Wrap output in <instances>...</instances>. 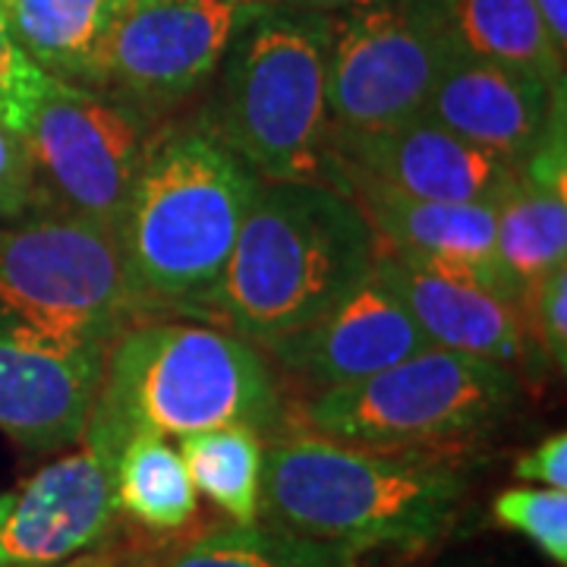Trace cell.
Instances as JSON below:
<instances>
[{
	"label": "cell",
	"mask_w": 567,
	"mask_h": 567,
	"mask_svg": "<svg viewBox=\"0 0 567 567\" xmlns=\"http://www.w3.org/2000/svg\"><path fill=\"white\" fill-rule=\"evenodd\" d=\"M464 492L466 473L451 451L353 445L303 425L265 445V517L350 555L432 546Z\"/></svg>",
	"instance_id": "obj_1"
},
{
	"label": "cell",
	"mask_w": 567,
	"mask_h": 567,
	"mask_svg": "<svg viewBox=\"0 0 567 567\" xmlns=\"http://www.w3.org/2000/svg\"><path fill=\"white\" fill-rule=\"evenodd\" d=\"M259 183L203 117L158 126L117 224L123 262L155 319L215 324L224 271Z\"/></svg>",
	"instance_id": "obj_2"
},
{
	"label": "cell",
	"mask_w": 567,
	"mask_h": 567,
	"mask_svg": "<svg viewBox=\"0 0 567 567\" xmlns=\"http://www.w3.org/2000/svg\"><path fill=\"white\" fill-rule=\"evenodd\" d=\"M284 413V382L262 347L221 324L145 319L107 347L82 442L121 457L140 432L183 439L249 425L275 435Z\"/></svg>",
	"instance_id": "obj_3"
},
{
	"label": "cell",
	"mask_w": 567,
	"mask_h": 567,
	"mask_svg": "<svg viewBox=\"0 0 567 567\" xmlns=\"http://www.w3.org/2000/svg\"><path fill=\"white\" fill-rule=\"evenodd\" d=\"M375 252V230L334 183L262 181L224 271L215 324L265 347L341 303L372 275Z\"/></svg>",
	"instance_id": "obj_4"
},
{
	"label": "cell",
	"mask_w": 567,
	"mask_h": 567,
	"mask_svg": "<svg viewBox=\"0 0 567 567\" xmlns=\"http://www.w3.org/2000/svg\"><path fill=\"white\" fill-rule=\"evenodd\" d=\"M331 10L256 3L203 107L212 133L265 183L328 174Z\"/></svg>",
	"instance_id": "obj_5"
},
{
	"label": "cell",
	"mask_w": 567,
	"mask_h": 567,
	"mask_svg": "<svg viewBox=\"0 0 567 567\" xmlns=\"http://www.w3.org/2000/svg\"><path fill=\"white\" fill-rule=\"evenodd\" d=\"M520 398V372L425 347L363 382L309 394L300 404V425L353 445L445 451L507 423Z\"/></svg>",
	"instance_id": "obj_6"
},
{
	"label": "cell",
	"mask_w": 567,
	"mask_h": 567,
	"mask_svg": "<svg viewBox=\"0 0 567 567\" xmlns=\"http://www.w3.org/2000/svg\"><path fill=\"white\" fill-rule=\"evenodd\" d=\"M0 306L73 344L111 347L130 324L155 319L117 234L58 212L0 221Z\"/></svg>",
	"instance_id": "obj_7"
},
{
	"label": "cell",
	"mask_w": 567,
	"mask_h": 567,
	"mask_svg": "<svg viewBox=\"0 0 567 567\" xmlns=\"http://www.w3.org/2000/svg\"><path fill=\"white\" fill-rule=\"evenodd\" d=\"M158 126L104 92L51 80L22 136L39 212L85 218L117 234Z\"/></svg>",
	"instance_id": "obj_8"
},
{
	"label": "cell",
	"mask_w": 567,
	"mask_h": 567,
	"mask_svg": "<svg viewBox=\"0 0 567 567\" xmlns=\"http://www.w3.org/2000/svg\"><path fill=\"white\" fill-rule=\"evenodd\" d=\"M451 48L435 0H353L331 10V126L369 130L420 117Z\"/></svg>",
	"instance_id": "obj_9"
},
{
	"label": "cell",
	"mask_w": 567,
	"mask_h": 567,
	"mask_svg": "<svg viewBox=\"0 0 567 567\" xmlns=\"http://www.w3.org/2000/svg\"><path fill=\"white\" fill-rule=\"evenodd\" d=\"M256 0H136L104 44L99 92L152 123L215 80Z\"/></svg>",
	"instance_id": "obj_10"
},
{
	"label": "cell",
	"mask_w": 567,
	"mask_h": 567,
	"mask_svg": "<svg viewBox=\"0 0 567 567\" xmlns=\"http://www.w3.org/2000/svg\"><path fill=\"white\" fill-rule=\"evenodd\" d=\"M331 174L363 177L416 199L498 205L517 177V164L420 114L369 130L331 126L324 181Z\"/></svg>",
	"instance_id": "obj_11"
},
{
	"label": "cell",
	"mask_w": 567,
	"mask_h": 567,
	"mask_svg": "<svg viewBox=\"0 0 567 567\" xmlns=\"http://www.w3.org/2000/svg\"><path fill=\"white\" fill-rule=\"evenodd\" d=\"M104 357L0 306V432L35 454L82 442Z\"/></svg>",
	"instance_id": "obj_12"
},
{
	"label": "cell",
	"mask_w": 567,
	"mask_h": 567,
	"mask_svg": "<svg viewBox=\"0 0 567 567\" xmlns=\"http://www.w3.org/2000/svg\"><path fill=\"white\" fill-rule=\"evenodd\" d=\"M117 454L82 442L20 488L0 517V567H48L107 546L117 527Z\"/></svg>",
	"instance_id": "obj_13"
},
{
	"label": "cell",
	"mask_w": 567,
	"mask_h": 567,
	"mask_svg": "<svg viewBox=\"0 0 567 567\" xmlns=\"http://www.w3.org/2000/svg\"><path fill=\"white\" fill-rule=\"evenodd\" d=\"M429 341L404 303L375 275L357 284L319 319L262 347L281 382L309 394L363 382L388 365L425 350Z\"/></svg>",
	"instance_id": "obj_14"
},
{
	"label": "cell",
	"mask_w": 567,
	"mask_h": 567,
	"mask_svg": "<svg viewBox=\"0 0 567 567\" xmlns=\"http://www.w3.org/2000/svg\"><path fill=\"white\" fill-rule=\"evenodd\" d=\"M375 275L404 303L429 347L483 357L514 372L527 369L529 341L520 306L388 244H379Z\"/></svg>",
	"instance_id": "obj_15"
},
{
	"label": "cell",
	"mask_w": 567,
	"mask_h": 567,
	"mask_svg": "<svg viewBox=\"0 0 567 567\" xmlns=\"http://www.w3.org/2000/svg\"><path fill=\"white\" fill-rule=\"evenodd\" d=\"M561 107L565 89H551L533 73L451 48L423 117L486 152L520 164L546 136Z\"/></svg>",
	"instance_id": "obj_16"
},
{
	"label": "cell",
	"mask_w": 567,
	"mask_h": 567,
	"mask_svg": "<svg viewBox=\"0 0 567 567\" xmlns=\"http://www.w3.org/2000/svg\"><path fill=\"white\" fill-rule=\"evenodd\" d=\"M324 183H334L357 203L379 244L464 275L524 309L520 290L495 252V205L416 199L350 174H331Z\"/></svg>",
	"instance_id": "obj_17"
},
{
	"label": "cell",
	"mask_w": 567,
	"mask_h": 567,
	"mask_svg": "<svg viewBox=\"0 0 567 567\" xmlns=\"http://www.w3.org/2000/svg\"><path fill=\"white\" fill-rule=\"evenodd\" d=\"M565 152V117H555L495 205V252L520 297L567 265Z\"/></svg>",
	"instance_id": "obj_18"
},
{
	"label": "cell",
	"mask_w": 567,
	"mask_h": 567,
	"mask_svg": "<svg viewBox=\"0 0 567 567\" xmlns=\"http://www.w3.org/2000/svg\"><path fill=\"white\" fill-rule=\"evenodd\" d=\"M130 7L133 0H17L3 20L41 73L99 92L104 44Z\"/></svg>",
	"instance_id": "obj_19"
},
{
	"label": "cell",
	"mask_w": 567,
	"mask_h": 567,
	"mask_svg": "<svg viewBox=\"0 0 567 567\" xmlns=\"http://www.w3.org/2000/svg\"><path fill=\"white\" fill-rule=\"evenodd\" d=\"M447 39L464 54L533 73L565 89V54L555 51L533 0H435Z\"/></svg>",
	"instance_id": "obj_20"
},
{
	"label": "cell",
	"mask_w": 567,
	"mask_h": 567,
	"mask_svg": "<svg viewBox=\"0 0 567 567\" xmlns=\"http://www.w3.org/2000/svg\"><path fill=\"white\" fill-rule=\"evenodd\" d=\"M181 457L196 492L234 517L256 524L262 514L265 435L249 425H218L181 439Z\"/></svg>",
	"instance_id": "obj_21"
},
{
	"label": "cell",
	"mask_w": 567,
	"mask_h": 567,
	"mask_svg": "<svg viewBox=\"0 0 567 567\" xmlns=\"http://www.w3.org/2000/svg\"><path fill=\"white\" fill-rule=\"evenodd\" d=\"M196 486L177 447L164 435L140 432L117 457V507L152 533H174L196 514Z\"/></svg>",
	"instance_id": "obj_22"
},
{
	"label": "cell",
	"mask_w": 567,
	"mask_h": 567,
	"mask_svg": "<svg viewBox=\"0 0 567 567\" xmlns=\"http://www.w3.org/2000/svg\"><path fill=\"white\" fill-rule=\"evenodd\" d=\"M162 567H357V555L275 524H234L193 539Z\"/></svg>",
	"instance_id": "obj_23"
},
{
	"label": "cell",
	"mask_w": 567,
	"mask_h": 567,
	"mask_svg": "<svg viewBox=\"0 0 567 567\" xmlns=\"http://www.w3.org/2000/svg\"><path fill=\"white\" fill-rule=\"evenodd\" d=\"M492 520L514 529L546 555L551 565L567 567V492L546 486L505 488L492 502Z\"/></svg>",
	"instance_id": "obj_24"
},
{
	"label": "cell",
	"mask_w": 567,
	"mask_h": 567,
	"mask_svg": "<svg viewBox=\"0 0 567 567\" xmlns=\"http://www.w3.org/2000/svg\"><path fill=\"white\" fill-rule=\"evenodd\" d=\"M48 89L51 76L25 58L0 13V123L22 140Z\"/></svg>",
	"instance_id": "obj_25"
},
{
	"label": "cell",
	"mask_w": 567,
	"mask_h": 567,
	"mask_svg": "<svg viewBox=\"0 0 567 567\" xmlns=\"http://www.w3.org/2000/svg\"><path fill=\"white\" fill-rule=\"evenodd\" d=\"M524 316L536 338V350L558 372L567 365V265L548 271L524 297Z\"/></svg>",
	"instance_id": "obj_26"
},
{
	"label": "cell",
	"mask_w": 567,
	"mask_h": 567,
	"mask_svg": "<svg viewBox=\"0 0 567 567\" xmlns=\"http://www.w3.org/2000/svg\"><path fill=\"white\" fill-rule=\"evenodd\" d=\"M32 212H39V199L25 148L20 136H13L0 123V221L22 218Z\"/></svg>",
	"instance_id": "obj_27"
},
{
	"label": "cell",
	"mask_w": 567,
	"mask_h": 567,
	"mask_svg": "<svg viewBox=\"0 0 567 567\" xmlns=\"http://www.w3.org/2000/svg\"><path fill=\"white\" fill-rule=\"evenodd\" d=\"M514 476L529 486L567 488V435L555 432L543 439L539 445L520 454L514 464Z\"/></svg>",
	"instance_id": "obj_28"
},
{
	"label": "cell",
	"mask_w": 567,
	"mask_h": 567,
	"mask_svg": "<svg viewBox=\"0 0 567 567\" xmlns=\"http://www.w3.org/2000/svg\"><path fill=\"white\" fill-rule=\"evenodd\" d=\"M539 22L558 54H567V0H533Z\"/></svg>",
	"instance_id": "obj_29"
},
{
	"label": "cell",
	"mask_w": 567,
	"mask_h": 567,
	"mask_svg": "<svg viewBox=\"0 0 567 567\" xmlns=\"http://www.w3.org/2000/svg\"><path fill=\"white\" fill-rule=\"evenodd\" d=\"M48 567H123L121 555L114 548H95V551H85V555H76L70 561H61V565H48Z\"/></svg>",
	"instance_id": "obj_30"
},
{
	"label": "cell",
	"mask_w": 567,
	"mask_h": 567,
	"mask_svg": "<svg viewBox=\"0 0 567 567\" xmlns=\"http://www.w3.org/2000/svg\"><path fill=\"white\" fill-rule=\"evenodd\" d=\"M256 3H284V7H309V10H338L353 0H256Z\"/></svg>",
	"instance_id": "obj_31"
},
{
	"label": "cell",
	"mask_w": 567,
	"mask_h": 567,
	"mask_svg": "<svg viewBox=\"0 0 567 567\" xmlns=\"http://www.w3.org/2000/svg\"><path fill=\"white\" fill-rule=\"evenodd\" d=\"M7 505H10V492H3V495H0V517H3Z\"/></svg>",
	"instance_id": "obj_32"
},
{
	"label": "cell",
	"mask_w": 567,
	"mask_h": 567,
	"mask_svg": "<svg viewBox=\"0 0 567 567\" xmlns=\"http://www.w3.org/2000/svg\"><path fill=\"white\" fill-rule=\"evenodd\" d=\"M13 3H17V0H0V13H3L7 7H13Z\"/></svg>",
	"instance_id": "obj_33"
},
{
	"label": "cell",
	"mask_w": 567,
	"mask_h": 567,
	"mask_svg": "<svg viewBox=\"0 0 567 567\" xmlns=\"http://www.w3.org/2000/svg\"><path fill=\"white\" fill-rule=\"evenodd\" d=\"M133 3H136V0H133Z\"/></svg>",
	"instance_id": "obj_34"
}]
</instances>
